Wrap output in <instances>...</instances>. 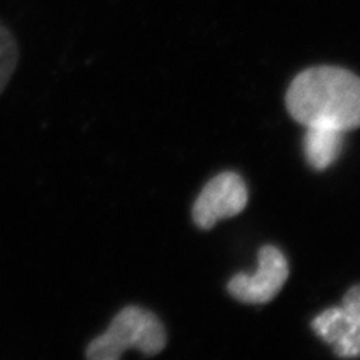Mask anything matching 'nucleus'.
I'll list each match as a JSON object with an SVG mask.
<instances>
[{
    "label": "nucleus",
    "mask_w": 360,
    "mask_h": 360,
    "mask_svg": "<svg viewBox=\"0 0 360 360\" xmlns=\"http://www.w3.org/2000/svg\"><path fill=\"white\" fill-rule=\"evenodd\" d=\"M287 108L305 127L356 129L360 127V78L336 66L309 68L290 84Z\"/></svg>",
    "instance_id": "obj_1"
},
{
    "label": "nucleus",
    "mask_w": 360,
    "mask_h": 360,
    "mask_svg": "<svg viewBox=\"0 0 360 360\" xmlns=\"http://www.w3.org/2000/svg\"><path fill=\"white\" fill-rule=\"evenodd\" d=\"M167 333L156 315L140 307H127L116 314L108 329L94 338L86 348L89 360H117L135 348L146 356L162 352Z\"/></svg>",
    "instance_id": "obj_2"
},
{
    "label": "nucleus",
    "mask_w": 360,
    "mask_h": 360,
    "mask_svg": "<svg viewBox=\"0 0 360 360\" xmlns=\"http://www.w3.org/2000/svg\"><path fill=\"white\" fill-rule=\"evenodd\" d=\"M248 202V189L243 179L231 172L213 177L202 188L193 209L195 224L212 229L218 221L239 215Z\"/></svg>",
    "instance_id": "obj_3"
},
{
    "label": "nucleus",
    "mask_w": 360,
    "mask_h": 360,
    "mask_svg": "<svg viewBox=\"0 0 360 360\" xmlns=\"http://www.w3.org/2000/svg\"><path fill=\"white\" fill-rule=\"evenodd\" d=\"M288 278V263L275 246H264L258 252V269L252 275H236L229 284L231 296L245 303L272 300Z\"/></svg>",
    "instance_id": "obj_4"
},
{
    "label": "nucleus",
    "mask_w": 360,
    "mask_h": 360,
    "mask_svg": "<svg viewBox=\"0 0 360 360\" xmlns=\"http://www.w3.org/2000/svg\"><path fill=\"white\" fill-rule=\"evenodd\" d=\"M317 335L341 357L360 356V328L344 307H336L323 311L312 321Z\"/></svg>",
    "instance_id": "obj_5"
},
{
    "label": "nucleus",
    "mask_w": 360,
    "mask_h": 360,
    "mask_svg": "<svg viewBox=\"0 0 360 360\" xmlns=\"http://www.w3.org/2000/svg\"><path fill=\"white\" fill-rule=\"evenodd\" d=\"M344 134L329 127H307L303 150L308 164L315 170H324L332 165L341 152Z\"/></svg>",
    "instance_id": "obj_6"
},
{
    "label": "nucleus",
    "mask_w": 360,
    "mask_h": 360,
    "mask_svg": "<svg viewBox=\"0 0 360 360\" xmlns=\"http://www.w3.org/2000/svg\"><path fill=\"white\" fill-rule=\"evenodd\" d=\"M18 44L11 30L0 25V95L13 78L18 63Z\"/></svg>",
    "instance_id": "obj_7"
},
{
    "label": "nucleus",
    "mask_w": 360,
    "mask_h": 360,
    "mask_svg": "<svg viewBox=\"0 0 360 360\" xmlns=\"http://www.w3.org/2000/svg\"><path fill=\"white\" fill-rule=\"evenodd\" d=\"M342 307L352 315L353 320L360 328V285H356L347 291V295L344 296Z\"/></svg>",
    "instance_id": "obj_8"
}]
</instances>
